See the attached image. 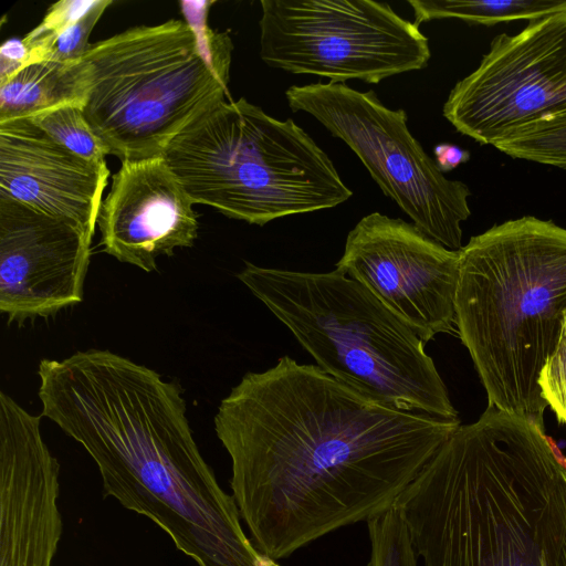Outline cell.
Wrapping results in <instances>:
<instances>
[{
    "mask_svg": "<svg viewBox=\"0 0 566 566\" xmlns=\"http://www.w3.org/2000/svg\"><path fill=\"white\" fill-rule=\"evenodd\" d=\"M213 422L240 515L274 560L394 507L461 426L378 403L287 355L243 375Z\"/></svg>",
    "mask_w": 566,
    "mask_h": 566,
    "instance_id": "6da1fadb",
    "label": "cell"
},
{
    "mask_svg": "<svg viewBox=\"0 0 566 566\" xmlns=\"http://www.w3.org/2000/svg\"><path fill=\"white\" fill-rule=\"evenodd\" d=\"M38 375L42 416L91 455L105 496L149 518L198 566H281L245 535L178 385L107 349L42 359Z\"/></svg>",
    "mask_w": 566,
    "mask_h": 566,
    "instance_id": "7a4b0ae2",
    "label": "cell"
},
{
    "mask_svg": "<svg viewBox=\"0 0 566 566\" xmlns=\"http://www.w3.org/2000/svg\"><path fill=\"white\" fill-rule=\"evenodd\" d=\"M565 469L544 430L486 407L395 504L419 566H542Z\"/></svg>",
    "mask_w": 566,
    "mask_h": 566,
    "instance_id": "3957f363",
    "label": "cell"
},
{
    "mask_svg": "<svg viewBox=\"0 0 566 566\" xmlns=\"http://www.w3.org/2000/svg\"><path fill=\"white\" fill-rule=\"evenodd\" d=\"M459 252L454 324L488 407L544 430L548 405L538 379L566 318V229L525 216L472 237Z\"/></svg>",
    "mask_w": 566,
    "mask_h": 566,
    "instance_id": "277c9868",
    "label": "cell"
},
{
    "mask_svg": "<svg viewBox=\"0 0 566 566\" xmlns=\"http://www.w3.org/2000/svg\"><path fill=\"white\" fill-rule=\"evenodd\" d=\"M213 1H182L185 21L129 28L90 44L77 61L82 109L108 150L125 160L161 156L229 95L233 44L207 25Z\"/></svg>",
    "mask_w": 566,
    "mask_h": 566,
    "instance_id": "5b68a950",
    "label": "cell"
},
{
    "mask_svg": "<svg viewBox=\"0 0 566 566\" xmlns=\"http://www.w3.org/2000/svg\"><path fill=\"white\" fill-rule=\"evenodd\" d=\"M237 277L326 374L378 403L459 419L424 343L357 281L251 262Z\"/></svg>",
    "mask_w": 566,
    "mask_h": 566,
    "instance_id": "8992f818",
    "label": "cell"
},
{
    "mask_svg": "<svg viewBox=\"0 0 566 566\" xmlns=\"http://www.w3.org/2000/svg\"><path fill=\"white\" fill-rule=\"evenodd\" d=\"M163 157L193 203L250 224L334 208L353 195L292 118L279 120L243 97L207 112Z\"/></svg>",
    "mask_w": 566,
    "mask_h": 566,
    "instance_id": "52a82bcc",
    "label": "cell"
},
{
    "mask_svg": "<svg viewBox=\"0 0 566 566\" xmlns=\"http://www.w3.org/2000/svg\"><path fill=\"white\" fill-rule=\"evenodd\" d=\"M285 97L293 112L312 115L343 140L417 228L450 250L462 249L470 189L444 177L408 129L405 109H390L374 91L345 83L292 85Z\"/></svg>",
    "mask_w": 566,
    "mask_h": 566,
    "instance_id": "ba28073f",
    "label": "cell"
},
{
    "mask_svg": "<svg viewBox=\"0 0 566 566\" xmlns=\"http://www.w3.org/2000/svg\"><path fill=\"white\" fill-rule=\"evenodd\" d=\"M260 57L270 67L332 83L380 81L428 66L419 28L386 2L262 0Z\"/></svg>",
    "mask_w": 566,
    "mask_h": 566,
    "instance_id": "9c48e42d",
    "label": "cell"
},
{
    "mask_svg": "<svg viewBox=\"0 0 566 566\" xmlns=\"http://www.w3.org/2000/svg\"><path fill=\"white\" fill-rule=\"evenodd\" d=\"M566 107V10L495 36L480 65L451 90L443 116L482 145Z\"/></svg>",
    "mask_w": 566,
    "mask_h": 566,
    "instance_id": "30bf717a",
    "label": "cell"
},
{
    "mask_svg": "<svg viewBox=\"0 0 566 566\" xmlns=\"http://www.w3.org/2000/svg\"><path fill=\"white\" fill-rule=\"evenodd\" d=\"M460 252L412 222L371 212L346 238L335 270L365 286L423 343L455 319Z\"/></svg>",
    "mask_w": 566,
    "mask_h": 566,
    "instance_id": "8fae6325",
    "label": "cell"
},
{
    "mask_svg": "<svg viewBox=\"0 0 566 566\" xmlns=\"http://www.w3.org/2000/svg\"><path fill=\"white\" fill-rule=\"evenodd\" d=\"M92 238L76 223L0 195V311L10 322L82 302Z\"/></svg>",
    "mask_w": 566,
    "mask_h": 566,
    "instance_id": "7c38bea8",
    "label": "cell"
},
{
    "mask_svg": "<svg viewBox=\"0 0 566 566\" xmlns=\"http://www.w3.org/2000/svg\"><path fill=\"white\" fill-rule=\"evenodd\" d=\"M40 419L0 392V566H52L62 536L60 464Z\"/></svg>",
    "mask_w": 566,
    "mask_h": 566,
    "instance_id": "4fadbf2b",
    "label": "cell"
},
{
    "mask_svg": "<svg viewBox=\"0 0 566 566\" xmlns=\"http://www.w3.org/2000/svg\"><path fill=\"white\" fill-rule=\"evenodd\" d=\"M192 206L163 155L122 161L97 220L104 251L155 271L158 256L193 245L198 218Z\"/></svg>",
    "mask_w": 566,
    "mask_h": 566,
    "instance_id": "5bb4252c",
    "label": "cell"
},
{
    "mask_svg": "<svg viewBox=\"0 0 566 566\" xmlns=\"http://www.w3.org/2000/svg\"><path fill=\"white\" fill-rule=\"evenodd\" d=\"M108 177L106 165L73 154L30 119L0 122V195L93 238Z\"/></svg>",
    "mask_w": 566,
    "mask_h": 566,
    "instance_id": "9a60e30c",
    "label": "cell"
},
{
    "mask_svg": "<svg viewBox=\"0 0 566 566\" xmlns=\"http://www.w3.org/2000/svg\"><path fill=\"white\" fill-rule=\"evenodd\" d=\"M66 104H83L77 61L33 62L0 83V122L29 119Z\"/></svg>",
    "mask_w": 566,
    "mask_h": 566,
    "instance_id": "2e32d148",
    "label": "cell"
},
{
    "mask_svg": "<svg viewBox=\"0 0 566 566\" xmlns=\"http://www.w3.org/2000/svg\"><path fill=\"white\" fill-rule=\"evenodd\" d=\"M113 1L63 0L50 7L42 22L23 41L30 63L78 61L87 51L90 34Z\"/></svg>",
    "mask_w": 566,
    "mask_h": 566,
    "instance_id": "e0dca14e",
    "label": "cell"
},
{
    "mask_svg": "<svg viewBox=\"0 0 566 566\" xmlns=\"http://www.w3.org/2000/svg\"><path fill=\"white\" fill-rule=\"evenodd\" d=\"M415 24L437 19H460L492 25L503 21L535 20L566 10V0H409Z\"/></svg>",
    "mask_w": 566,
    "mask_h": 566,
    "instance_id": "ac0fdd59",
    "label": "cell"
},
{
    "mask_svg": "<svg viewBox=\"0 0 566 566\" xmlns=\"http://www.w3.org/2000/svg\"><path fill=\"white\" fill-rule=\"evenodd\" d=\"M491 145L513 158L566 168V107L512 128Z\"/></svg>",
    "mask_w": 566,
    "mask_h": 566,
    "instance_id": "d6986e66",
    "label": "cell"
},
{
    "mask_svg": "<svg viewBox=\"0 0 566 566\" xmlns=\"http://www.w3.org/2000/svg\"><path fill=\"white\" fill-rule=\"evenodd\" d=\"M56 143L97 165H106L108 150L95 134L80 105L66 104L29 118Z\"/></svg>",
    "mask_w": 566,
    "mask_h": 566,
    "instance_id": "ffe728a7",
    "label": "cell"
},
{
    "mask_svg": "<svg viewBox=\"0 0 566 566\" xmlns=\"http://www.w3.org/2000/svg\"><path fill=\"white\" fill-rule=\"evenodd\" d=\"M367 527V566H419L407 524L396 506L369 520Z\"/></svg>",
    "mask_w": 566,
    "mask_h": 566,
    "instance_id": "44dd1931",
    "label": "cell"
},
{
    "mask_svg": "<svg viewBox=\"0 0 566 566\" xmlns=\"http://www.w3.org/2000/svg\"><path fill=\"white\" fill-rule=\"evenodd\" d=\"M564 478L566 483V469ZM542 566H566V484L551 515L542 552Z\"/></svg>",
    "mask_w": 566,
    "mask_h": 566,
    "instance_id": "7402d4cb",
    "label": "cell"
},
{
    "mask_svg": "<svg viewBox=\"0 0 566 566\" xmlns=\"http://www.w3.org/2000/svg\"><path fill=\"white\" fill-rule=\"evenodd\" d=\"M30 64V52L23 39L12 38L0 48V83Z\"/></svg>",
    "mask_w": 566,
    "mask_h": 566,
    "instance_id": "603a6c76",
    "label": "cell"
},
{
    "mask_svg": "<svg viewBox=\"0 0 566 566\" xmlns=\"http://www.w3.org/2000/svg\"><path fill=\"white\" fill-rule=\"evenodd\" d=\"M433 154L434 161L441 172L453 170L470 159L468 150L448 143L438 144L433 149Z\"/></svg>",
    "mask_w": 566,
    "mask_h": 566,
    "instance_id": "cb8c5ba5",
    "label": "cell"
}]
</instances>
